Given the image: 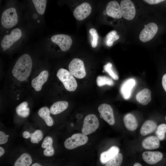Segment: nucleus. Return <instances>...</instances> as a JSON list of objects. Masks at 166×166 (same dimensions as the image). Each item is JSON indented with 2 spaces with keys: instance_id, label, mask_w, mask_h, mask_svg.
Returning a JSON list of instances; mask_svg holds the SVG:
<instances>
[{
  "instance_id": "1",
  "label": "nucleus",
  "mask_w": 166,
  "mask_h": 166,
  "mask_svg": "<svg viewBox=\"0 0 166 166\" xmlns=\"http://www.w3.org/2000/svg\"><path fill=\"white\" fill-rule=\"evenodd\" d=\"M25 6L22 1L5 0L0 6V35L23 23Z\"/></svg>"
},
{
  "instance_id": "2",
  "label": "nucleus",
  "mask_w": 166,
  "mask_h": 166,
  "mask_svg": "<svg viewBox=\"0 0 166 166\" xmlns=\"http://www.w3.org/2000/svg\"><path fill=\"white\" fill-rule=\"evenodd\" d=\"M49 0H22L25 6L23 23L34 31L45 25V14Z\"/></svg>"
},
{
  "instance_id": "3",
  "label": "nucleus",
  "mask_w": 166,
  "mask_h": 166,
  "mask_svg": "<svg viewBox=\"0 0 166 166\" xmlns=\"http://www.w3.org/2000/svg\"><path fill=\"white\" fill-rule=\"evenodd\" d=\"M34 31L26 24L22 23L5 31L0 35V46L5 52L12 47L26 42Z\"/></svg>"
},
{
  "instance_id": "4",
  "label": "nucleus",
  "mask_w": 166,
  "mask_h": 166,
  "mask_svg": "<svg viewBox=\"0 0 166 166\" xmlns=\"http://www.w3.org/2000/svg\"><path fill=\"white\" fill-rule=\"evenodd\" d=\"M32 66L31 56L28 54L24 53L17 61L12 70V75L19 81H25L30 75Z\"/></svg>"
},
{
  "instance_id": "5",
  "label": "nucleus",
  "mask_w": 166,
  "mask_h": 166,
  "mask_svg": "<svg viewBox=\"0 0 166 166\" xmlns=\"http://www.w3.org/2000/svg\"><path fill=\"white\" fill-rule=\"evenodd\" d=\"M57 76L67 90L73 91L76 89L77 85V81L69 71L64 69H60L58 71Z\"/></svg>"
},
{
  "instance_id": "6",
  "label": "nucleus",
  "mask_w": 166,
  "mask_h": 166,
  "mask_svg": "<svg viewBox=\"0 0 166 166\" xmlns=\"http://www.w3.org/2000/svg\"><path fill=\"white\" fill-rule=\"evenodd\" d=\"M47 36L51 41L57 44L63 52L68 50L73 43L72 38L68 35L58 34Z\"/></svg>"
},
{
  "instance_id": "7",
  "label": "nucleus",
  "mask_w": 166,
  "mask_h": 166,
  "mask_svg": "<svg viewBox=\"0 0 166 166\" xmlns=\"http://www.w3.org/2000/svg\"><path fill=\"white\" fill-rule=\"evenodd\" d=\"M69 69L71 74L77 78H83L86 75L84 62L79 58L72 60L69 65Z\"/></svg>"
},
{
  "instance_id": "8",
  "label": "nucleus",
  "mask_w": 166,
  "mask_h": 166,
  "mask_svg": "<svg viewBox=\"0 0 166 166\" xmlns=\"http://www.w3.org/2000/svg\"><path fill=\"white\" fill-rule=\"evenodd\" d=\"M99 125V121L96 115L89 114L84 119L82 132L85 135H89L95 132Z\"/></svg>"
},
{
  "instance_id": "9",
  "label": "nucleus",
  "mask_w": 166,
  "mask_h": 166,
  "mask_svg": "<svg viewBox=\"0 0 166 166\" xmlns=\"http://www.w3.org/2000/svg\"><path fill=\"white\" fill-rule=\"evenodd\" d=\"M88 140V137L83 134H74L66 140L64 142V146L67 149H73L84 145Z\"/></svg>"
},
{
  "instance_id": "10",
  "label": "nucleus",
  "mask_w": 166,
  "mask_h": 166,
  "mask_svg": "<svg viewBox=\"0 0 166 166\" xmlns=\"http://www.w3.org/2000/svg\"><path fill=\"white\" fill-rule=\"evenodd\" d=\"M120 7L122 16L126 19L131 20L136 15V9L133 3L130 0H122Z\"/></svg>"
},
{
  "instance_id": "11",
  "label": "nucleus",
  "mask_w": 166,
  "mask_h": 166,
  "mask_svg": "<svg viewBox=\"0 0 166 166\" xmlns=\"http://www.w3.org/2000/svg\"><path fill=\"white\" fill-rule=\"evenodd\" d=\"M158 30L157 25L153 22L148 24L140 33L139 38L143 42L151 40L156 34Z\"/></svg>"
},
{
  "instance_id": "12",
  "label": "nucleus",
  "mask_w": 166,
  "mask_h": 166,
  "mask_svg": "<svg viewBox=\"0 0 166 166\" xmlns=\"http://www.w3.org/2000/svg\"><path fill=\"white\" fill-rule=\"evenodd\" d=\"M92 7L88 3L85 2L77 6L74 10L73 14L78 20L82 21L87 17L91 14Z\"/></svg>"
},
{
  "instance_id": "13",
  "label": "nucleus",
  "mask_w": 166,
  "mask_h": 166,
  "mask_svg": "<svg viewBox=\"0 0 166 166\" xmlns=\"http://www.w3.org/2000/svg\"><path fill=\"white\" fill-rule=\"evenodd\" d=\"M98 111L103 119L109 124L113 125L114 124L113 111L110 105L105 103L102 104L99 106Z\"/></svg>"
},
{
  "instance_id": "14",
  "label": "nucleus",
  "mask_w": 166,
  "mask_h": 166,
  "mask_svg": "<svg viewBox=\"0 0 166 166\" xmlns=\"http://www.w3.org/2000/svg\"><path fill=\"white\" fill-rule=\"evenodd\" d=\"M144 160L150 164H154L160 161L163 158V154L159 151H146L142 154Z\"/></svg>"
},
{
  "instance_id": "15",
  "label": "nucleus",
  "mask_w": 166,
  "mask_h": 166,
  "mask_svg": "<svg viewBox=\"0 0 166 166\" xmlns=\"http://www.w3.org/2000/svg\"><path fill=\"white\" fill-rule=\"evenodd\" d=\"M106 12L109 16L114 18H120L122 17L120 6L115 1H110L107 4Z\"/></svg>"
},
{
  "instance_id": "16",
  "label": "nucleus",
  "mask_w": 166,
  "mask_h": 166,
  "mask_svg": "<svg viewBox=\"0 0 166 166\" xmlns=\"http://www.w3.org/2000/svg\"><path fill=\"white\" fill-rule=\"evenodd\" d=\"M49 73L45 70L41 72L37 77L33 79L31 81V85L36 91H39L42 89V85L47 81Z\"/></svg>"
},
{
  "instance_id": "17",
  "label": "nucleus",
  "mask_w": 166,
  "mask_h": 166,
  "mask_svg": "<svg viewBox=\"0 0 166 166\" xmlns=\"http://www.w3.org/2000/svg\"><path fill=\"white\" fill-rule=\"evenodd\" d=\"M136 82L133 78L128 79L125 81L121 86L120 91L123 97L127 100L131 97L133 89L135 85Z\"/></svg>"
},
{
  "instance_id": "18",
  "label": "nucleus",
  "mask_w": 166,
  "mask_h": 166,
  "mask_svg": "<svg viewBox=\"0 0 166 166\" xmlns=\"http://www.w3.org/2000/svg\"><path fill=\"white\" fill-rule=\"evenodd\" d=\"M142 146L144 149L151 150L158 148L160 145L159 139L154 136H148L144 139L142 142Z\"/></svg>"
},
{
  "instance_id": "19",
  "label": "nucleus",
  "mask_w": 166,
  "mask_h": 166,
  "mask_svg": "<svg viewBox=\"0 0 166 166\" xmlns=\"http://www.w3.org/2000/svg\"><path fill=\"white\" fill-rule=\"evenodd\" d=\"M151 92L148 89H144L137 94L136 100L141 105H146L151 100Z\"/></svg>"
},
{
  "instance_id": "20",
  "label": "nucleus",
  "mask_w": 166,
  "mask_h": 166,
  "mask_svg": "<svg viewBox=\"0 0 166 166\" xmlns=\"http://www.w3.org/2000/svg\"><path fill=\"white\" fill-rule=\"evenodd\" d=\"M119 149L115 146L111 147L107 151L102 152L100 155V160L103 164H106L108 161L119 153Z\"/></svg>"
},
{
  "instance_id": "21",
  "label": "nucleus",
  "mask_w": 166,
  "mask_h": 166,
  "mask_svg": "<svg viewBox=\"0 0 166 166\" xmlns=\"http://www.w3.org/2000/svg\"><path fill=\"white\" fill-rule=\"evenodd\" d=\"M52 138L49 136H46L44 139L41 145L42 148H45L43 151L44 155L47 156H51L54 153V150L52 146Z\"/></svg>"
},
{
  "instance_id": "22",
  "label": "nucleus",
  "mask_w": 166,
  "mask_h": 166,
  "mask_svg": "<svg viewBox=\"0 0 166 166\" xmlns=\"http://www.w3.org/2000/svg\"><path fill=\"white\" fill-rule=\"evenodd\" d=\"M124 122L126 128L130 131L135 130L138 127V123L135 117L131 113H128L124 116Z\"/></svg>"
},
{
  "instance_id": "23",
  "label": "nucleus",
  "mask_w": 166,
  "mask_h": 166,
  "mask_svg": "<svg viewBox=\"0 0 166 166\" xmlns=\"http://www.w3.org/2000/svg\"><path fill=\"white\" fill-rule=\"evenodd\" d=\"M156 127L157 124L155 121L152 120L147 121L142 126L140 133L142 136H146L154 132Z\"/></svg>"
},
{
  "instance_id": "24",
  "label": "nucleus",
  "mask_w": 166,
  "mask_h": 166,
  "mask_svg": "<svg viewBox=\"0 0 166 166\" xmlns=\"http://www.w3.org/2000/svg\"><path fill=\"white\" fill-rule=\"evenodd\" d=\"M68 105V103L65 101H60L55 102L50 108V113L53 115L59 114L66 109Z\"/></svg>"
},
{
  "instance_id": "25",
  "label": "nucleus",
  "mask_w": 166,
  "mask_h": 166,
  "mask_svg": "<svg viewBox=\"0 0 166 166\" xmlns=\"http://www.w3.org/2000/svg\"><path fill=\"white\" fill-rule=\"evenodd\" d=\"M22 136L26 139L30 138V141L33 143H38L43 137V133L39 130H36L33 133H30L27 131H24L23 133Z\"/></svg>"
},
{
  "instance_id": "26",
  "label": "nucleus",
  "mask_w": 166,
  "mask_h": 166,
  "mask_svg": "<svg viewBox=\"0 0 166 166\" xmlns=\"http://www.w3.org/2000/svg\"><path fill=\"white\" fill-rule=\"evenodd\" d=\"M50 109L47 107H44L39 109L38 111L39 116L44 120L46 124L49 126H51L53 124V121L50 116Z\"/></svg>"
},
{
  "instance_id": "27",
  "label": "nucleus",
  "mask_w": 166,
  "mask_h": 166,
  "mask_svg": "<svg viewBox=\"0 0 166 166\" xmlns=\"http://www.w3.org/2000/svg\"><path fill=\"white\" fill-rule=\"evenodd\" d=\"M32 160L30 156L28 153L22 154L17 160L14 166H29L32 163Z\"/></svg>"
},
{
  "instance_id": "28",
  "label": "nucleus",
  "mask_w": 166,
  "mask_h": 166,
  "mask_svg": "<svg viewBox=\"0 0 166 166\" xmlns=\"http://www.w3.org/2000/svg\"><path fill=\"white\" fill-rule=\"evenodd\" d=\"M28 104L27 102H23L16 108V111L17 114L19 116L26 118L29 115L30 110L28 107Z\"/></svg>"
},
{
  "instance_id": "29",
  "label": "nucleus",
  "mask_w": 166,
  "mask_h": 166,
  "mask_svg": "<svg viewBox=\"0 0 166 166\" xmlns=\"http://www.w3.org/2000/svg\"><path fill=\"white\" fill-rule=\"evenodd\" d=\"M123 160V156L121 153H118L108 161L106 164V166H120Z\"/></svg>"
},
{
  "instance_id": "30",
  "label": "nucleus",
  "mask_w": 166,
  "mask_h": 166,
  "mask_svg": "<svg viewBox=\"0 0 166 166\" xmlns=\"http://www.w3.org/2000/svg\"><path fill=\"white\" fill-rule=\"evenodd\" d=\"M97 85L99 87L105 85L112 86L114 85L113 80L105 76H98L97 79Z\"/></svg>"
},
{
  "instance_id": "31",
  "label": "nucleus",
  "mask_w": 166,
  "mask_h": 166,
  "mask_svg": "<svg viewBox=\"0 0 166 166\" xmlns=\"http://www.w3.org/2000/svg\"><path fill=\"white\" fill-rule=\"evenodd\" d=\"M117 33L116 31L113 30L109 32L106 35V44L108 46H111L113 45V42L118 39L119 36L117 34Z\"/></svg>"
},
{
  "instance_id": "32",
  "label": "nucleus",
  "mask_w": 166,
  "mask_h": 166,
  "mask_svg": "<svg viewBox=\"0 0 166 166\" xmlns=\"http://www.w3.org/2000/svg\"><path fill=\"white\" fill-rule=\"evenodd\" d=\"M166 132V124H162L159 125L156 132V137L159 140H163L165 137Z\"/></svg>"
},
{
  "instance_id": "33",
  "label": "nucleus",
  "mask_w": 166,
  "mask_h": 166,
  "mask_svg": "<svg viewBox=\"0 0 166 166\" xmlns=\"http://www.w3.org/2000/svg\"><path fill=\"white\" fill-rule=\"evenodd\" d=\"M112 65L111 63H108L104 66L105 71L114 80L118 79V77L113 71L112 68Z\"/></svg>"
},
{
  "instance_id": "34",
  "label": "nucleus",
  "mask_w": 166,
  "mask_h": 166,
  "mask_svg": "<svg viewBox=\"0 0 166 166\" xmlns=\"http://www.w3.org/2000/svg\"><path fill=\"white\" fill-rule=\"evenodd\" d=\"M89 32L93 37L91 42V46L93 48H95L97 46L99 37L96 30L94 28L90 29Z\"/></svg>"
},
{
  "instance_id": "35",
  "label": "nucleus",
  "mask_w": 166,
  "mask_h": 166,
  "mask_svg": "<svg viewBox=\"0 0 166 166\" xmlns=\"http://www.w3.org/2000/svg\"><path fill=\"white\" fill-rule=\"evenodd\" d=\"M8 140V137L2 131H0V144H2L6 143Z\"/></svg>"
},
{
  "instance_id": "36",
  "label": "nucleus",
  "mask_w": 166,
  "mask_h": 166,
  "mask_svg": "<svg viewBox=\"0 0 166 166\" xmlns=\"http://www.w3.org/2000/svg\"><path fill=\"white\" fill-rule=\"evenodd\" d=\"M145 2L150 5L156 4L160 3L165 0H143Z\"/></svg>"
},
{
  "instance_id": "37",
  "label": "nucleus",
  "mask_w": 166,
  "mask_h": 166,
  "mask_svg": "<svg viewBox=\"0 0 166 166\" xmlns=\"http://www.w3.org/2000/svg\"><path fill=\"white\" fill-rule=\"evenodd\" d=\"M162 83L163 88L166 92V74H164L162 77Z\"/></svg>"
},
{
  "instance_id": "38",
  "label": "nucleus",
  "mask_w": 166,
  "mask_h": 166,
  "mask_svg": "<svg viewBox=\"0 0 166 166\" xmlns=\"http://www.w3.org/2000/svg\"><path fill=\"white\" fill-rule=\"evenodd\" d=\"M5 151L4 149L1 147H0V156H2L4 153Z\"/></svg>"
},
{
  "instance_id": "39",
  "label": "nucleus",
  "mask_w": 166,
  "mask_h": 166,
  "mask_svg": "<svg viewBox=\"0 0 166 166\" xmlns=\"http://www.w3.org/2000/svg\"><path fill=\"white\" fill-rule=\"evenodd\" d=\"M134 166H141V164L139 163H135L134 165Z\"/></svg>"
},
{
  "instance_id": "40",
  "label": "nucleus",
  "mask_w": 166,
  "mask_h": 166,
  "mask_svg": "<svg viewBox=\"0 0 166 166\" xmlns=\"http://www.w3.org/2000/svg\"><path fill=\"white\" fill-rule=\"evenodd\" d=\"M32 166H41L42 165L38 163H35L31 165Z\"/></svg>"
},
{
  "instance_id": "41",
  "label": "nucleus",
  "mask_w": 166,
  "mask_h": 166,
  "mask_svg": "<svg viewBox=\"0 0 166 166\" xmlns=\"http://www.w3.org/2000/svg\"><path fill=\"white\" fill-rule=\"evenodd\" d=\"M3 0H0V6H2V4Z\"/></svg>"
},
{
  "instance_id": "42",
  "label": "nucleus",
  "mask_w": 166,
  "mask_h": 166,
  "mask_svg": "<svg viewBox=\"0 0 166 166\" xmlns=\"http://www.w3.org/2000/svg\"><path fill=\"white\" fill-rule=\"evenodd\" d=\"M100 117L101 118H102V116L101 114L100 115Z\"/></svg>"
},
{
  "instance_id": "43",
  "label": "nucleus",
  "mask_w": 166,
  "mask_h": 166,
  "mask_svg": "<svg viewBox=\"0 0 166 166\" xmlns=\"http://www.w3.org/2000/svg\"><path fill=\"white\" fill-rule=\"evenodd\" d=\"M17 100H18L19 99V98L18 97V98H17Z\"/></svg>"
},
{
  "instance_id": "44",
  "label": "nucleus",
  "mask_w": 166,
  "mask_h": 166,
  "mask_svg": "<svg viewBox=\"0 0 166 166\" xmlns=\"http://www.w3.org/2000/svg\"><path fill=\"white\" fill-rule=\"evenodd\" d=\"M7 137H9V135H7Z\"/></svg>"
},
{
  "instance_id": "45",
  "label": "nucleus",
  "mask_w": 166,
  "mask_h": 166,
  "mask_svg": "<svg viewBox=\"0 0 166 166\" xmlns=\"http://www.w3.org/2000/svg\"><path fill=\"white\" fill-rule=\"evenodd\" d=\"M165 119H166V117H165Z\"/></svg>"
}]
</instances>
